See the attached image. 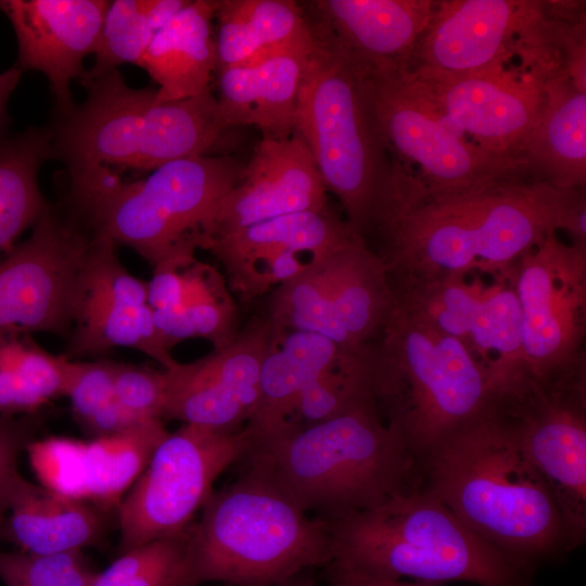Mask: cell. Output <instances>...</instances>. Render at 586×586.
Returning <instances> with one entry per match:
<instances>
[{
	"label": "cell",
	"instance_id": "1",
	"mask_svg": "<svg viewBox=\"0 0 586 586\" xmlns=\"http://www.w3.org/2000/svg\"><path fill=\"white\" fill-rule=\"evenodd\" d=\"M585 188L562 190L531 177L456 194L430 195L397 179L374 212V234L391 280L508 277L527 252L558 230L586 245ZM366 234V237H367Z\"/></svg>",
	"mask_w": 586,
	"mask_h": 586
},
{
	"label": "cell",
	"instance_id": "2",
	"mask_svg": "<svg viewBox=\"0 0 586 586\" xmlns=\"http://www.w3.org/2000/svg\"><path fill=\"white\" fill-rule=\"evenodd\" d=\"M421 466L424 487L471 532L525 570L571 550L546 482L493 397Z\"/></svg>",
	"mask_w": 586,
	"mask_h": 586
},
{
	"label": "cell",
	"instance_id": "3",
	"mask_svg": "<svg viewBox=\"0 0 586 586\" xmlns=\"http://www.w3.org/2000/svg\"><path fill=\"white\" fill-rule=\"evenodd\" d=\"M247 456L250 470L303 511L331 519L375 508L416 486L417 462L373 399L256 444Z\"/></svg>",
	"mask_w": 586,
	"mask_h": 586
},
{
	"label": "cell",
	"instance_id": "4",
	"mask_svg": "<svg viewBox=\"0 0 586 586\" xmlns=\"http://www.w3.org/2000/svg\"><path fill=\"white\" fill-rule=\"evenodd\" d=\"M86 99L50 128L52 158L69 178L111 170L151 173L186 157L208 155L227 130L216 97L200 95L160 102L156 89L128 86L118 69L80 79Z\"/></svg>",
	"mask_w": 586,
	"mask_h": 586
},
{
	"label": "cell",
	"instance_id": "5",
	"mask_svg": "<svg viewBox=\"0 0 586 586\" xmlns=\"http://www.w3.org/2000/svg\"><path fill=\"white\" fill-rule=\"evenodd\" d=\"M298 93L294 133L327 191L365 239L398 162L381 128L365 71L318 22Z\"/></svg>",
	"mask_w": 586,
	"mask_h": 586
},
{
	"label": "cell",
	"instance_id": "6",
	"mask_svg": "<svg viewBox=\"0 0 586 586\" xmlns=\"http://www.w3.org/2000/svg\"><path fill=\"white\" fill-rule=\"evenodd\" d=\"M329 522L328 564L374 577L524 586L530 572L471 532L426 487Z\"/></svg>",
	"mask_w": 586,
	"mask_h": 586
},
{
	"label": "cell",
	"instance_id": "7",
	"mask_svg": "<svg viewBox=\"0 0 586 586\" xmlns=\"http://www.w3.org/2000/svg\"><path fill=\"white\" fill-rule=\"evenodd\" d=\"M380 332V344L372 346L374 400L421 463L488 406V380L460 340L422 323L395 301Z\"/></svg>",
	"mask_w": 586,
	"mask_h": 586
},
{
	"label": "cell",
	"instance_id": "8",
	"mask_svg": "<svg viewBox=\"0 0 586 586\" xmlns=\"http://www.w3.org/2000/svg\"><path fill=\"white\" fill-rule=\"evenodd\" d=\"M202 508L190 525L196 584L276 586L331 561L330 522L310 519L252 470Z\"/></svg>",
	"mask_w": 586,
	"mask_h": 586
},
{
	"label": "cell",
	"instance_id": "9",
	"mask_svg": "<svg viewBox=\"0 0 586 586\" xmlns=\"http://www.w3.org/2000/svg\"><path fill=\"white\" fill-rule=\"evenodd\" d=\"M243 166L209 154L176 160L66 213L91 235L129 246L153 269H181L195 260L200 237Z\"/></svg>",
	"mask_w": 586,
	"mask_h": 586
},
{
	"label": "cell",
	"instance_id": "10",
	"mask_svg": "<svg viewBox=\"0 0 586 586\" xmlns=\"http://www.w3.org/2000/svg\"><path fill=\"white\" fill-rule=\"evenodd\" d=\"M579 364L545 379L526 375L493 400L546 482L571 550L586 536V388Z\"/></svg>",
	"mask_w": 586,
	"mask_h": 586
},
{
	"label": "cell",
	"instance_id": "11",
	"mask_svg": "<svg viewBox=\"0 0 586 586\" xmlns=\"http://www.w3.org/2000/svg\"><path fill=\"white\" fill-rule=\"evenodd\" d=\"M252 446L245 426L227 432L184 423L168 432L118 505L120 551L189 526L215 480Z\"/></svg>",
	"mask_w": 586,
	"mask_h": 586
},
{
	"label": "cell",
	"instance_id": "12",
	"mask_svg": "<svg viewBox=\"0 0 586 586\" xmlns=\"http://www.w3.org/2000/svg\"><path fill=\"white\" fill-rule=\"evenodd\" d=\"M377 115L410 186L430 195L531 177L525 163L489 153L447 123L403 76L367 75Z\"/></svg>",
	"mask_w": 586,
	"mask_h": 586
},
{
	"label": "cell",
	"instance_id": "13",
	"mask_svg": "<svg viewBox=\"0 0 586 586\" xmlns=\"http://www.w3.org/2000/svg\"><path fill=\"white\" fill-rule=\"evenodd\" d=\"M92 243L67 213L50 209L28 239L0 259V339L31 332L71 334L82 269Z\"/></svg>",
	"mask_w": 586,
	"mask_h": 586
},
{
	"label": "cell",
	"instance_id": "14",
	"mask_svg": "<svg viewBox=\"0 0 586 586\" xmlns=\"http://www.w3.org/2000/svg\"><path fill=\"white\" fill-rule=\"evenodd\" d=\"M557 69L513 58L462 75L419 69L402 75L472 142L489 153L525 163L522 149L543 104L544 80Z\"/></svg>",
	"mask_w": 586,
	"mask_h": 586
},
{
	"label": "cell",
	"instance_id": "15",
	"mask_svg": "<svg viewBox=\"0 0 586 586\" xmlns=\"http://www.w3.org/2000/svg\"><path fill=\"white\" fill-rule=\"evenodd\" d=\"M509 278L530 375L545 379L584 362L586 246L564 244L555 233L524 254Z\"/></svg>",
	"mask_w": 586,
	"mask_h": 586
},
{
	"label": "cell",
	"instance_id": "16",
	"mask_svg": "<svg viewBox=\"0 0 586 586\" xmlns=\"http://www.w3.org/2000/svg\"><path fill=\"white\" fill-rule=\"evenodd\" d=\"M549 1H435L409 71L462 75L517 55L547 18Z\"/></svg>",
	"mask_w": 586,
	"mask_h": 586
},
{
	"label": "cell",
	"instance_id": "17",
	"mask_svg": "<svg viewBox=\"0 0 586 586\" xmlns=\"http://www.w3.org/2000/svg\"><path fill=\"white\" fill-rule=\"evenodd\" d=\"M271 324L253 320L232 342L202 359L165 369L164 418L234 432L252 418L259 399L262 365Z\"/></svg>",
	"mask_w": 586,
	"mask_h": 586
},
{
	"label": "cell",
	"instance_id": "18",
	"mask_svg": "<svg viewBox=\"0 0 586 586\" xmlns=\"http://www.w3.org/2000/svg\"><path fill=\"white\" fill-rule=\"evenodd\" d=\"M106 0H0L17 40L16 66L42 73L55 101V114L69 112L71 82L85 73L84 60L93 54Z\"/></svg>",
	"mask_w": 586,
	"mask_h": 586
},
{
	"label": "cell",
	"instance_id": "19",
	"mask_svg": "<svg viewBox=\"0 0 586 586\" xmlns=\"http://www.w3.org/2000/svg\"><path fill=\"white\" fill-rule=\"evenodd\" d=\"M327 206V190L309 150L295 133L262 139L238 182L221 199L199 239L207 240L281 215Z\"/></svg>",
	"mask_w": 586,
	"mask_h": 586
},
{
	"label": "cell",
	"instance_id": "20",
	"mask_svg": "<svg viewBox=\"0 0 586 586\" xmlns=\"http://www.w3.org/2000/svg\"><path fill=\"white\" fill-rule=\"evenodd\" d=\"M314 18L370 76L406 73L432 17L433 0H316Z\"/></svg>",
	"mask_w": 586,
	"mask_h": 586
},
{
	"label": "cell",
	"instance_id": "21",
	"mask_svg": "<svg viewBox=\"0 0 586 586\" xmlns=\"http://www.w3.org/2000/svg\"><path fill=\"white\" fill-rule=\"evenodd\" d=\"M313 44L314 41L275 49L218 72L216 101L227 129L253 126L260 131L262 139L291 137Z\"/></svg>",
	"mask_w": 586,
	"mask_h": 586
},
{
	"label": "cell",
	"instance_id": "22",
	"mask_svg": "<svg viewBox=\"0 0 586 586\" xmlns=\"http://www.w3.org/2000/svg\"><path fill=\"white\" fill-rule=\"evenodd\" d=\"M357 233L328 205L273 217L205 241L224 266L230 288L239 293L268 260L288 251L323 258L348 243Z\"/></svg>",
	"mask_w": 586,
	"mask_h": 586
},
{
	"label": "cell",
	"instance_id": "23",
	"mask_svg": "<svg viewBox=\"0 0 586 586\" xmlns=\"http://www.w3.org/2000/svg\"><path fill=\"white\" fill-rule=\"evenodd\" d=\"M544 99L521 157L530 174L555 188H585L586 91L565 69H557L543 84Z\"/></svg>",
	"mask_w": 586,
	"mask_h": 586
},
{
	"label": "cell",
	"instance_id": "24",
	"mask_svg": "<svg viewBox=\"0 0 586 586\" xmlns=\"http://www.w3.org/2000/svg\"><path fill=\"white\" fill-rule=\"evenodd\" d=\"M349 352L354 351L319 334L271 327L269 347L260 370L258 404L245 424L253 445L289 431L297 397L305 384Z\"/></svg>",
	"mask_w": 586,
	"mask_h": 586
},
{
	"label": "cell",
	"instance_id": "25",
	"mask_svg": "<svg viewBox=\"0 0 586 586\" xmlns=\"http://www.w3.org/2000/svg\"><path fill=\"white\" fill-rule=\"evenodd\" d=\"M218 3L190 0L153 36L138 66L157 85V101L189 99L211 90L217 68L213 21Z\"/></svg>",
	"mask_w": 586,
	"mask_h": 586
},
{
	"label": "cell",
	"instance_id": "26",
	"mask_svg": "<svg viewBox=\"0 0 586 586\" xmlns=\"http://www.w3.org/2000/svg\"><path fill=\"white\" fill-rule=\"evenodd\" d=\"M7 510L5 537L22 551H81L101 536L100 515L90 505L31 484L20 474L9 491Z\"/></svg>",
	"mask_w": 586,
	"mask_h": 586
},
{
	"label": "cell",
	"instance_id": "27",
	"mask_svg": "<svg viewBox=\"0 0 586 586\" xmlns=\"http://www.w3.org/2000/svg\"><path fill=\"white\" fill-rule=\"evenodd\" d=\"M334 316L354 349L380 333L394 304L384 263L358 234L324 262Z\"/></svg>",
	"mask_w": 586,
	"mask_h": 586
},
{
	"label": "cell",
	"instance_id": "28",
	"mask_svg": "<svg viewBox=\"0 0 586 586\" xmlns=\"http://www.w3.org/2000/svg\"><path fill=\"white\" fill-rule=\"evenodd\" d=\"M216 74L262 53L314 41L310 20L291 0H219Z\"/></svg>",
	"mask_w": 586,
	"mask_h": 586
},
{
	"label": "cell",
	"instance_id": "29",
	"mask_svg": "<svg viewBox=\"0 0 586 586\" xmlns=\"http://www.w3.org/2000/svg\"><path fill=\"white\" fill-rule=\"evenodd\" d=\"M162 420L76 444V479L82 501L104 507L119 505L167 435Z\"/></svg>",
	"mask_w": 586,
	"mask_h": 586
},
{
	"label": "cell",
	"instance_id": "30",
	"mask_svg": "<svg viewBox=\"0 0 586 586\" xmlns=\"http://www.w3.org/2000/svg\"><path fill=\"white\" fill-rule=\"evenodd\" d=\"M49 127H28L0 141V255L50 209L42 194L38 174L52 158Z\"/></svg>",
	"mask_w": 586,
	"mask_h": 586
},
{
	"label": "cell",
	"instance_id": "31",
	"mask_svg": "<svg viewBox=\"0 0 586 586\" xmlns=\"http://www.w3.org/2000/svg\"><path fill=\"white\" fill-rule=\"evenodd\" d=\"M466 345L483 367L493 395L530 374L520 305L509 276L485 285Z\"/></svg>",
	"mask_w": 586,
	"mask_h": 586
},
{
	"label": "cell",
	"instance_id": "32",
	"mask_svg": "<svg viewBox=\"0 0 586 586\" xmlns=\"http://www.w3.org/2000/svg\"><path fill=\"white\" fill-rule=\"evenodd\" d=\"M395 303L422 323L467 344L485 285L448 276L391 280ZM467 346V345H466Z\"/></svg>",
	"mask_w": 586,
	"mask_h": 586
},
{
	"label": "cell",
	"instance_id": "33",
	"mask_svg": "<svg viewBox=\"0 0 586 586\" xmlns=\"http://www.w3.org/2000/svg\"><path fill=\"white\" fill-rule=\"evenodd\" d=\"M175 15L167 0H114L106 9L93 66L80 79L93 78L124 64H139L153 36Z\"/></svg>",
	"mask_w": 586,
	"mask_h": 586
},
{
	"label": "cell",
	"instance_id": "34",
	"mask_svg": "<svg viewBox=\"0 0 586 586\" xmlns=\"http://www.w3.org/2000/svg\"><path fill=\"white\" fill-rule=\"evenodd\" d=\"M371 358L369 344L361 351L347 353L309 380L297 397L291 429L330 419L361 402L374 400Z\"/></svg>",
	"mask_w": 586,
	"mask_h": 586
},
{
	"label": "cell",
	"instance_id": "35",
	"mask_svg": "<svg viewBox=\"0 0 586 586\" xmlns=\"http://www.w3.org/2000/svg\"><path fill=\"white\" fill-rule=\"evenodd\" d=\"M190 525L128 549L95 573L93 586H194Z\"/></svg>",
	"mask_w": 586,
	"mask_h": 586
},
{
	"label": "cell",
	"instance_id": "36",
	"mask_svg": "<svg viewBox=\"0 0 586 586\" xmlns=\"http://www.w3.org/2000/svg\"><path fill=\"white\" fill-rule=\"evenodd\" d=\"M326 258L276 288L267 319L275 329L319 334L344 348L360 351L351 346L334 316L326 279Z\"/></svg>",
	"mask_w": 586,
	"mask_h": 586
},
{
	"label": "cell",
	"instance_id": "37",
	"mask_svg": "<svg viewBox=\"0 0 586 586\" xmlns=\"http://www.w3.org/2000/svg\"><path fill=\"white\" fill-rule=\"evenodd\" d=\"M149 305L126 307L78 294L68 351L74 357L105 353L115 347H129L144 353L142 321Z\"/></svg>",
	"mask_w": 586,
	"mask_h": 586
},
{
	"label": "cell",
	"instance_id": "38",
	"mask_svg": "<svg viewBox=\"0 0 586 586\" xmlns=\"http://www.w3.org/2000/svg\"><path fill=\"white\" fill-rule=\"evenodd\" d=\"M181 305L195 337H203L220 349L234 336L235 310L222 277L211 266L192 262L180 270Z\"/></svg>",
	"mask_w": 586,
	"mask_h": 586
},
{
	"label": "cell",
	"instance_id": "39",
	"mask_svg": "<svg viewBox=\"0 0 586 586\" xmlns=\"http://www.w3.org/2000/svg\"><path fill=\"white\" fill-rule=\"evenodd\" d=\"M94 576L80 551L0 550V579L5 586H93Z\"/></svg>",
	"mask_w": 586,
	"mask_h": 586
},
{
	"label": "cell",
	"instance_id": "40",
	"mask_svg": "<svg viewBox=\"0 0 586 586\" xmlns=\"http://www.w3.org/2000/svg\"><path fill=\"white\" fill-rule=\"evenodd\" d=\"M65 356H54L27 335L0 339V370L20 378L43 399L63 395Z\"/></svg>",
	"mask_w": 586,
	"mask_h": 586
},
{
	"label": "cell",
	"instance_id": "41",
	"mask_svg": "<svg viewBox=\"0 0 586 586\" xmlns=\"http://www.w3.org/2000/svg\"><path fill=\"white\" fill-rule=\"evenodd\" d=\"M165 371L113 362V390L116 402L142 421L164 418Z\"/></svg>",
	"mask_w": 586,
	"mask_h": 586
},
{
	"label": "cell",
	"instance_id": "42",
	"mask_svg": "<svg viewBox=\"0 0 586 586\" xmlns=\"http://www.w3.org/2000/svg\"><path fill=\"white\" fill-rule=\"evenodd\" d=\"M113 362L72 361L65 357L63 395L69 398L74 413L82 424L114 399Z\"/></svg>",
	"mask_w": 586,
	"mask_h": 586
},
{
	"label": "cell",
	"instance_id": "43",
	"mask_svg": "<svg viewBox=\"0 0 586 586\" xmlns=\"http://www.w3.org/2000/svg\"><path fill=\"white\" fill-rule=\"evenodd\" d=\"M23 430L16 424L0 422V519L7 511V499L11 485L18 474L16 459L22 448Z\"/></svg>",
	"mask_w": 586,
	"mask_h": 586
},
{
	"label": "cell",
	"instance_id": "44",
	"mask_svg": "<svg viewBox=\"0 0 586 586\" xmlns=\"http://www.w3.org/2000/svg\"><path fill=\"white\" fill-rule=\"evenodd\" d=\"M181 269L156 268L146 283V304L152 309L177 308L181 305Z\"/></svg>",
	"mask_w": 586,
	"mask_h": 586
},
{
	"label": "cell",
	"instance_id": "45",
	"mask_svg": "<svg viewBox=\"0 0 586 586\" xmlns=\"http://www.w3.org/2000/svg\"><path fill=\"white\" fill-rule=\"evenodd\" d=\"M48 403L15 374L0 370V411L31 412Z\"/></svg>",
	"mask_w": 586,
	"mask_h": 586
},
{
	"label": "cell",
	"instance_id": "46",
	"mask_svg": "<svg viewBox=\"0 0 586 586\" xmlns=\"http://www.w3.org/2000/svg\"><path fill=\"white\" fill-rule=\"evenodd\" d=\"M145 422L150 421L140 420L119 405L114 398L98 410L84 426L87 428L94 437H102L130 430Z\"/></svg>",
	"mask_w": 586,
	"mask_h": 586
},
{
	"label": "cell",
	"instance_id": "47",
	"mask_svg": "<svg viewBox=\"0 0 586 586\" xmlns=\"http://www.w3.org/2000/svg\"><path fill=\"white\" fill-rule=\"evenodd\" d=\"M153 321L160 339L169 351L178 342L195 337L193 328L182 306L167 309H152Z\"/></svg>",
	"mask_w": 586,
	"mask_h": 586
},
{
	"label": "cell",
	"instance_id": "48",
	"mask_svg": "<svg viewBox=\"0 0 586 586\" xmlns=\"http://www.w3.org/2000/svg\"><path fill=\"white\" fill-rule=\"evenodd\" d=\"M333 586H431L422 583H406L399 579L374 577L356 571L328 564Z\"/></svg>",
	"mask_w": 586,
	"mask_h": 586
},
{
	"label": "cell",
	"instance_id": "49",
	"mask_svg": "<svg viewBox=\"0 0 586 586\" xmlns=\"http://www.w3.org/2000/svg\"><path fill=\"white\" fill-rule=\"evenodd\" d=\"M23 72L13 65L0 73V141L5 139V131L10 122L8 115V103L11 94L15 90Z\"/></svg>",
	"mask_w": 586,
	"mask_h": 586
},
{
	"label": "cell",
	"instance_id": "50",
	"mask_svg": "<svg viewBox=\"0 0 586 586\" xmlns=\"http://www.w3.org/2000/svg\"><path fill=\"white\" fill-rule=\"evenodd\" d=\"M276 586H315L308 579H303V578H298L296 576L281 583V584H278Z\"/></svg>",
	"mask_w": 586,
	"mask_h": 586
}]
</instances>
